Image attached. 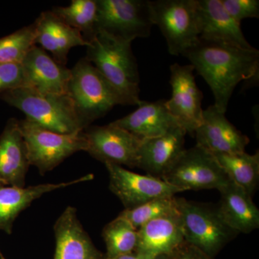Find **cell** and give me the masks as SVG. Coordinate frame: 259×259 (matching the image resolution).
<instances>
[{"label":"cell","instance_id":"1","mask_svg":"<svg viewBox=\"0 0 259 259\" xmlns=\"http://www.w3.org/2000/svg\"><path fill=\"white\" fill-rule=\"evenodd\" d=\"M182 56L205 80L214 95V106L224 114L237 85L258 76L259 51L255 48L243 49L199 37Z\"/></svg>","mask_w":259,"mask_h":259},{"label":"cell","instance_id":"2","mask_svg":"<svg viewBox=\"0 0 259 259\" xmlns=\"http://www.w3.org/2000/svg\"><path fill=\"white\" fill-rule=\"evenodd\" d=\"M85 59L118 91L127 105H139L140 76L131 42L98 32L89 44Z\"/></svg>","mask_w":259,"mask_h":259},{"label":"cell","instance_id":"3","mask_svg":"<svg viewBox=\"0 0 259 259\" xmlns=\"http://www.w3.org/2000/svg\"><path fill=\"white\" fill-rule=\"evenodd\" d=\"M67 95L84 129L116 105H127L123 97L85 58L71 69Z\"/></svg>","mask_w":259,"mask_h":259},{"label":"cell","instance_id":"4","mask_svg":"<svg viewBox=\"0 0 259 259\" xmlns=\"http://www.w3.org/2000/svg\"><path fill=\"white\" fill-rule=\"evenodd\" d=\"M0 99L23 112L27 120L42 128L61 134L84 130L67 94L44 95L22 88L3 93Z\"/></svg>","mask_w":259,"mask_h":259},{"label":"cell","instance_id":"5","mask_svg":"<svg viewBox=\"0 0 259 259\" xmlns=\"http://www.w3.org/2000/svg\"><path fill=\"white\" fill-rule=\"evenodd\" d=\"M176 200L185 241L209 259H214L239 234L224 222L217 207L181 197H176Z\"/></svg>","mask_w":259,"mask_h":259},{"label":"cell","instance_id":"6","mask_svg":"<svg viewBox=\"0 0 259 259\" xmlns=\"http://www.w3.org/2000/svg\"><path fill=\"white\" fill-rule=\"evenodd\" d=\"M149 5L153 25L166 39L170 54L182 56L199 40L197 0H155Z\"/></svg>","mask_w":259,"mask_h":259},{"label":"cell","instance_id":"7","mask_svg":"<svg viewBox=\"0 0 259 259\" xmlns=\"http://www.w3.org/2000/svg\"><path fill=\"white\" fill-rule=\"evenodd\" d=\"M96 30L132 42L147 37L153 26L149 0H96Z\"/></svg>","mask_w":259,"mask_h":259},{"label":"cell","instance_id":"8","mask_svg":"<svg viewBox=\"0 0 259 259\" xmlns=\"http://www.w3.org/2000/svg\"><path fill=\"white\" fill-rule=\"evenodd\" d=\"M28 151L30 166L45 175L78 151H86L88 143L83 131L73 134L53 132L26 119L19 121Z\"/></svg>","mask_w":259,"mask_h":259},{"label":"cell","instance_id":"9","mask_svg":"<svg viewBox=\"0 0 259 259\" xmlns=\"http://www.w3.org/2000/svg\"><path fill=\"white\" fill-rule=\"evenodd\" d=\"M161 180L183 192L220 191L231 182L212 153L197 145L185 149Z\"/></svg>","mask_w":259,"mask_h":259},{"label":"cell","instance_id":"10","mask_svg":"<svg viewBox=\"0 0 259 259\" xmlns=\"http://www.w3.org/2000/svg\"><path fill=\"white\" fill-rule=\"evenodd\" d=\"M88 146L86 152L105 163L135 168L141 139L113 124L91 126L83 130Z\"/></svg>","mask_w":259,"mask_h":259},{"label":"cell","instance_id":"11","mask_svg":"<svg viewBox=\"0 0 259 259\" xmlns=\"http://www.w3.org/2000/svg\"><path fill=\"white\" fill-rule=\"evenodd\" d=\"M192 65L170 66L171 97L166 100L167 109L186 133L193 136L202 121L203 95L197 88Z\"/></svg>","mask_w":259,"mask_h":259},{"label":"cell","instance_id":"12","mask_svg":"<svg viewBox=\"0 0 259 259\" xmlns=\"http://www.w3.org/2000/svg\"><path fill=\"white\" fill-rule=\"evenodd\" d=\"M105 165L110 177V190L125 209L134 208L155 199L175 197L183 192L161 179L139 175L113 163Z\"/></svg>","mask_w":259,"mask_h":259},{"label":"cell","instance_id":"13","mask_svg":"<svg viewBox=\"0 0 259 259\" xmlns=\"http://www.w3.org/2000/svg\"><path fill=\"white\" fill-rule=\"evenodd\" d=\"M225 115L214 105L203 110L202 122L194 133L196 145L212 155L245 152L249 139L238 131Z\"/></svg>","mask_w":259,"mask_h":259},{"label":"cell","instance_id":"14","mask_svg":"<svg viewBox=\"0 0 259 259\" xmlns=\"http://www.w3.org/2000/svg\"><path fill=\"white\" fill-rule=\"evenodd\" d=\"M25 88L44 95L67 94L71 69L56 62L42 48L34 46L23 62Z\"/></svg>","mask_w":259,"mask_h":259},{"label":"cell","instance_id":"15","mask_svg":"<svg viewBox=\"0 0 259 259\" xmlns=\"http://www.w3.org/2000/svg\"><path fill=\"white\" fill-rule=\"evenodd\" d=\"M186 135L178 126L158 137L141 140L137 167L149 176L162 179L185 151Z\"/></svg>","mask_w":259,"mask_h":259},{"label":"cell","instance_id":"16","mask_svg":"<svg viewBox=\"0 0 259 259\" xmlns=\"http://www.w3.org/2000/svg\"><path fill=\"white\" fill-rule=\"evenodd\" d=\"M197 4L199 38L243 49H253L245 39L241 23L228 14L221 0H197Z\"/></svg>","mask_w":259,"mask_h":259},{"label":"cell","instance_id":"17","mask_svg":"<svg viewBox=\"0 0 259 259\" xmlns=\"http://www.w3.org/2000/svg\"><path fill=\"white\" fill-rule=\"evenodd\" d=\"M56 237L54 259H103L83 229L74 207H66L54 226Z\"/></svg>","mask_w":259,"mask_h":259},{"label":"cell","instance_id":"18","mask_svg":"<svg viewBox=\"0 0 259 259\" xmlns=\"http://www.w3.org/2000/svg\"><path fill=\"white\" fill-rule=\"evenodd\" d=\"M30 166L19 121L10 119L0 136V185L25 187Z\"/></svg>","mask_w":259,"mask_h":259},{"label":"cell","instance_id":"19","mask_svg":"<svg viewBox=\"0 0 259 259\" xmlns=\"http://www.w3.org/2000/svg\"><path fill=\"white\" fill-rule=\"evenodd\" d=\"M35 44L51 53L56 62L63 66L67 63L72 48L89 44L82 35L50 11L42 13L35 22Z\"/></svg>","mask_w":259,"mask_h":259},{"label":"cell","instance_id":"20","mask_svg":"<svg viewBox=\"0 0 259 259\" xmlns=\"http://www.w3.org/2000/svg\"><path fill=\"white\" fill-rule=\"evenodd\" d=\"M138 106L132 113L112 123L141 139L158 137L180 126L167 109L166 100H141Z\"/></svg>","mask_w":259,"mask_h":259},{"label":"cell","instance_id":"21","mask_svg":"<svg viewBox=\"0 0 259 259\" xmlns=\"http://www.w3.org/2000/svg\"><path fill=\"white\" fill-rule=\"evenodd\" d=\"M93 179V175H88L59 184H42L28 187L0 185V230L11 234L13 224L20 213L44 194Z\"/></svg>","mask_w":259,"mask_h":259},{"label":"cell","instance_id":"22","mask_svg":"<svg viewBox=\"0 0 259 259\" xmlns=\"http://www.w3.org/2000/svg\"><path fill=\"white\" fill-rule=\"evenodd\" d=\"M138 234L135 251L155 257L168 256L185 242L179 214L153 220L141 226Z\"/></svg>","mask_w":259,"mask_h":259},{"label":"cell","instance_id":"23","mask_svg":"<svg viewBox=\"0 0 259 259\" xmlns=\"http://www.w3.org/2000/svg\"><path fill=\"white\" fill-rule=\"evenodd\" d=\"M220 215L237 233H252L259 228V210L252 197L233 182L219 191Z\"/></svg>","mask_w":259,"mask_h":259},{"label":"cell","instance_id":"24","mask_svg":"<svg viewBox=\"0 0 259 259\" xmlns=\"http://www.w3.org/2000/svg\"><path fill=\"white\" fill-rule=\"evenodd\" d=\"M227 176L238 187L253 196L259 183V153L213 155Z\"/></svg>","mask_w":259,"mask_h":259},{"label":"cell","instance_id":"25","mask_svg":"<svg viewBox=\"0 0 259 259\" xmlns=\"http://www.w3.org/2000/svg\"><path fill=\"white\" fill-rule=\"evenodd\" d=\"M51 12L79 31L88 44L96 36V0H73L69 6L57 7Z\"/></svg>","mask_w":259,"mask_h":259},{"label":"cell","instance_id":"26","mask_svg":"<svg viewBox=\"0 0 259 259\" xmlns=\"http://www.w3.org/2000/svg\"><path fill=\"white\" fill-rule=\"evenodd\" d=\"M102 237L106 245L107 258L133 253L139 240L138 230L119 216L104 228Z\"/></svg>","mask_w":259,"mask_h":259},{"label":"cell","instance_id":"27","mask_svg":"<svg viewBox=\"0 0 259 259\" xmlns=\"http://www.w3.org/2000/svg\"><path fill=\"white\" fill-rule=\"evenodd\" d=\"M178 214L176 197H173L153 199L134 208L125 209L118 216L139 230L153 220Z\"/></svg>","mask_w":259,"mask_h":259},{"label":"cell","instance_id":"28","mask_svg":"<svg viewBox=\"0 0 259 259\" xmlns=\"http://www.w3.org/2000/svg\"><path fill=\"white\" fill-rule=\"evenodd\" d=\"M35 46V23L0 38V64H22Z\"/></svg>","mask_w":259,"mask_h":259},{"label":"cell","instance_id":"29","mask_svg":"<svg viewBox=\"0 0 259 259\" xmlns=\"http://www.w3.org/2000/svg\"><path fill=\"white\" fill-rule=\"evenodd\" d=\"M25 87V73L22 64H0V95Z\"/></svg>","mask_w":259,"mask_h":259},{"label":"cell","instance_id":"30","mask_svg":"<svg viewBox=\"0 0 259 259\" xmlns=\"http://www.w3.org/2000/svg\"><path fill=\"white\" fill-rule=\"evenodd\" d=\"M232 18L241 23L245 18H259L258 0H221Z\"/></svg>","mask_w":259,"mask_h":259},{"label":"cell","instance_id":"31","mask_svg":"<svg viewBox=\"0 0 259 259\" xmlns=\"http://www.w3.org/2000/svg\"><path fill=\"white\" fill-rule=\"evenodd\" d=\"M165 259H209L194 246L184 242L171 254Z\"/></svg>","mask_w":259,"mask_h":259},{"label":"cell","instance_id":"32","mask_svg":"<svg viewBox=\"0 0 259 259\" xmlns=\"http://www.w3.org/2000/svg\"><path fill=\"white\" fill-rule=\"evenodd\" d=\"M166 257H155L152 255L143 254V253H137L134 251L133 253H127L118 255V256L112 257V258H107L104 257L103 259H165Z\"/></svg>","mask_w":259,"mask_h":259},{"label":"cell","instance_id":"33","mask_svg":"<svg viewBox=\"0 0 259 259\" xmlns=\"http://www.w3.org/2000/svg\"><path fill=\"white\" fill-rule=\"evenodd\" d=\"M0 259H7L5 258L4 255H3V253L0 252Z\"/></svg>","mask_w":259,"mask_h":259}]
</instances>
